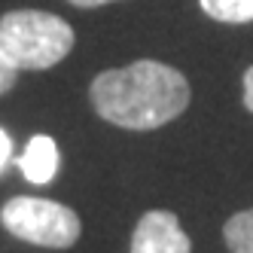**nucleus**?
Masks as SVG:
<instances>
[{
    "mask_svg": "<svg viewBox=\"0 0 253 253\" xmlns=\"http://www.w3.org/2000/svg\"><path fill=\"white\" fill-rule=\"evenodd\" d=\"M95 113L119 128H162L189 107V83L171 64L153 58L119 70H104L88 88Z\"/></svg>",
    "mask_w": 253,
    "mask_h": 253,
    "instance_id": "obj_1",
    "label": "nucleus"
},
{
    "mask_svg": "<svg viewBox=\"0 0 253 253\" xmlns=\"http://www.w3.org/2000/svg\"><path fill=\"white\" fill-rule=\"evenodd\" d=\"M77 37L61 15L15 9L0 19V58L15 70H49L64 61Z\"/></svg>",
    "mask_w": 253,
    "mask_h": 253,
    "instance_id": "obj_2",
    "label": "nucleus"
},
{
    "mask_svg": "<svg viewBox=\"0 0 253 253\" xmlns=\"http://www.w3.org/2000/svg\"><path fill=\"white\" fill-rule=\"evenodd\" d=\"M0 223L19 241L64 250L80 241V216L61 202L52 198H34V195H15L0 208Z\"/></svg>",
    "mask_w": 253,
    "mask_h": 253,
    "instance_id": "obj_3",
    "label": "nucleus"
},
{
    "mask_svg": "<svg viewBox=\"0 0 253 253\" xmlns=\"http://www.w3.org/2000/svg\"><path fill=\"white\" fill-rule=\"evenodd\" d=\"M131 253H192V241H189V235L180 229L177 213L150 211V213H143L134 226Z\"/></svg>",
    "mask_w": 253,
    "mask_h": 253,
    "instance_id": "obj_4",
    "label": "nucleus"
},
{
    "mask_svg": "<svg viewBox=\"0 0 253 253\" xmlns=\"http://www.w3.org/2000/svg\"><path fill=\"white\" fill-rule=\"evenodd\" d=\"M19 171L31 180V183H49L55 180V171H58V147L49 134H34L28 140L25 153L15 159Z\"/></svg>",
    "mask_w": 253,
    "mask_h": 253,
    "instance_id": "obj_5",
    "label": "nucleus"
},
{
    "mask_svg": "<svg viewBox=\"0 0 253 253\" xmlns=\"http://www.w3.org/2000/svg\"><path fill=\"white\" fill-rule=\"evenodd\" d=\"M198 3L216 22H226V25L253 22V0H198Z\"/></svg>",
    "mask_w": 253,
    "mask_h": 253,
    "instance_id": "obj_6",
    "label": "nucleus"
},
{
    "mask_svg": "<svg viewBox=\"0 0 253 253\" xmlns=\"http://www.w3.org/2000/svg\"><path fill=\"white\" fill-rule=\"evenodd\" d=\"M223 238L232 253H253V208L232 216L223 226Z\"/></svg>",
    "mask_w": 253,
    "mask_h": 253,
    "instance_id": "obj_7",
    "label": "nucleus"
},
{
    "mask_svg": "<svg viewBox=\"0 0 253 253\" xmlns=\"http://www.w3.org/2000/svg\"><path fill=\"white\" fill-rule=\"evenodd\" d=\"M15 80H19V70H15V67H9L3 58H0V95H6L9 88L15 85Z\"/></svg>",
    "mask_w": 253,
    "mask_h": 253,
    "instance_id": "obj_8",
    "label": "nucleus"
},
{
    "mask_svg": "<svg viewBox=\"0 0 253 253\" xmlns=\"http://www.w3.org/2000/svg\"><path fill=\"white\" fill-rule=\"evenodd\" d=\"M9 153H12V140H9V134L0 128V171L6 168V162H9Z\"/></svg>",
    "mask_w": 253,
    "mask_h": 253,
    "instance_id": "obj_9",
    "label": "nucleus"
},
{
    "mask_svg": "<svg viewBox=\"0 0 253 253\" xmlns=\"http://www.w3.org/2000/svg\"><path fill=\"white\" fill-rule=\"evenodd\" d=\"M244 107L253 113V67L244 74Z\"/></svg>",
    "mask_w": 253,
    "mask_h": 253,
    "instance_id": "obj_10",
    "label": "nucleus"
},
{
    "mask_svg": "<svg viewBox=\"0 0 253 253\" xmlns=\"http://www.w3.org/2000/svg\"><path fill=\"white\" fill-rule=\"evenodd\" d=\"M74 6H83V9H92V6H104V3H113V0H70Z\"/></svg>",
    "mask_w": 253,
    "mask_h": 253,
    "instance_id": "obj_11",
    "label": "nucleus"
}]
</instances>
